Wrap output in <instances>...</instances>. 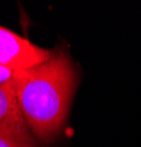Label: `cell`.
<instances>
[{"label":"cell","instance_id":"obj_1","mask_svg":"<svg viewBox=\"0 0 141 147\" xmlns=\"http://www.w3.org/2000/svg\"><path fill=\"white\" fill-rule=\"evenodd\" d=\"M78 75L60 47L37 66L18 71L13 81L18 105L34 138L49 143L66 122Z\"/></svg>","mask_w":141,"mask_h":147},{"label":"cell","instance_id":"obj_2","mask_svg":"<svg viewBox=\"0 0 141 147\" xmlns=\"http://www.w3.org/2000/svg\"><path fill=\"white\" fill-rule=\"evenodd\" d=\"M50 50L35 46L25 37L0 27V65L13 71L37 66L49 57Z\"/></svg>","mask_w":141,"mask_h":147},{"label":"cell","instance_id":"obj_3","mask_svg":"<svg viewBox=\"0 0 141 147\" xmlns=\"http://www.w3.org/2000/svg\"><path fill=\"white\" fill-rule=\"evenodd\" d=\"M0 132L35 144V138L19 109L13 84L0 85Z\"/></svg>","mask_w":141,"mask_h":147},{"label":"cell","instance_id":"obj_4","mask_svg":"<svg viewBox=\"0 0 141 147\" xmlns=\"http://www.w3.org/2000/svg\"><path fill=\"white\" fill-rule=\"evenodd\" d=\"M0 147H35L34 143H27L15 136L0 132Z\"/></svg>","mask_w":141,"mask_h":147},{"label":"cell","instance_id":"obj_5","mask_svg":"<svg viewBox=\"0 0 141 147\" xmlns=\"http://www.w3.org/2000/svg\"><path fill=\"white\" fill-rule=\"evenodd\" d=\"M16 77V71L0 65V85H10L13 84Z\"/></svg>","mask_w":141,"mask_h":147}]
</instances>
